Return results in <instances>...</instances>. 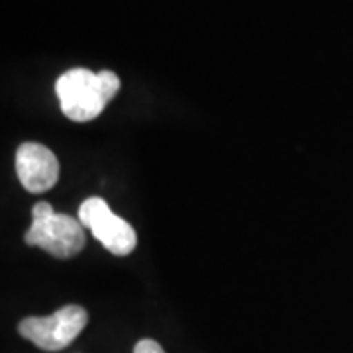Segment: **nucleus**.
<instances>
[{
    "label": "nucleus",
    "instance_id": "2",
    "mask_svg": "<svg viewBox=\"0 0 353 353\" xmlns=\"http://www.w3.org/2000/svg\"><path fill=\"white\" fill-rule=\"evenodd\" d=\"M26 243L51 253L57 259H71L85 248V226L79 218L57 214L50 202H38L32 210V226Z\"/></svg>",
    "mask_w": 353,
    "mask_h": 353
},
{
    "label": "nucleus",
    "instance_id": "4",
    "mask_svg": "<svg viewBox=\"0 0 353 353\" xmlns=\"http://www.w3.org/2000/svg\"><path fill=\"white\" fill-rule=\"evenodd\" d=\"M79 220L92 236L114 255H130L138 245V234L124 218L116 216L108 202L101 196H92L81 204Z\"/></svg>",
    "mask_w": 353,
    "mask_h": 353
},
{
    "label": "nucleus",
    "instance_id": "6",
    "mask_svg": "<svg viewBox=\"0 0 353 353\" xmlns=\"http://www.w3.org/2000/svg\"><path fill=\"white\" fill-rule=\"evenodd\" d=\"M134 353H165L163 347L155 340H139L134 347Z\"/></svg>",
    "mask_w": 353,
    "mask_h": 353
},
{
    "label": "nucleus",
    "instance_id": "3",
    "mask_svg": "<svg viewBox=\"0 0 353 353\" xmlns=\"http://www.w3.org/2000/svg\"><path fill=\"white\" fill-rule=\"evenodd\" d=\"M88 322L87 310L83 306L69 304L59 308L55 314L39 318L30 316L20 322V334L39 350L59 352L67 347L85 330Z\"/></svg>",
    "mask_w": 353,
    "mask_h": 353
},
{
    "label": "nucleus",
    "instance_id": "5",
    "mask_svg": "<svg viewBox=\"0 0 353 353\" xmlns=\"http://www.w3.org/2000/svg\"><path fill=\"white\" fill-rule=\"evenodd\" d=\"M16 173L28 192H46L59 181V161L50 148L26 141L16 152Z\"/></svg>",
    "mask_w": 353,
    "mask_h": 353
},
{
    "label": "nucleus",
    "instance_id": "1",
    "mask_svg": "<svg viewBox=\"0 0 353 353\" xmlns=\"http://www.w3.org/2000/svg\"><path fill=\"white\" fill-rule=\"evenodd\" d=\"M118 90L120 79L112 71L92 73L88 69H71L55 83L61 112L73 122H90L99 118Z\"/></svg>",
    "mask_w": 353,
    "mask_h": 353
}]
</instances>
